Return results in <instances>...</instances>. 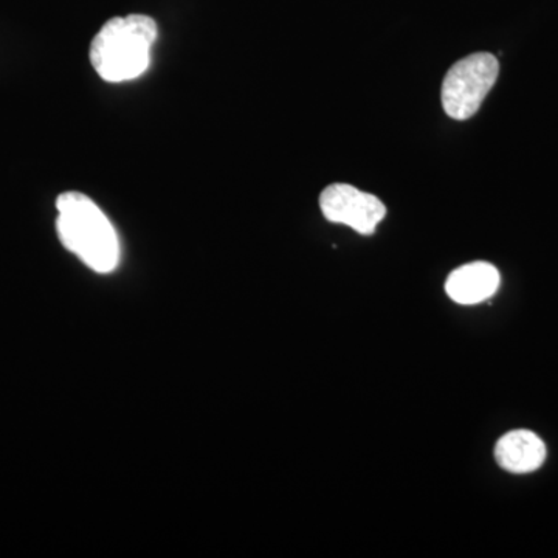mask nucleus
<instances>
[{"label":"nucleus","mask_w":558,"mask_h":558,"mask_svg":"<svg viewBox=\"0 0 558 558\" xmlns=\"http://www.w3.org/2000/svg\"><path fill=\"white\" fill-rule=\"evenodd\" d=\"M57 233L61 244L97 274H110L120 263V242L108 216L76 191L57 199Z\"/></svg>","instance_id":"nucleus-1"},{"label":"nucleus","mask_w":558,"mask_h":558,"mask_svg":"<svg viewBox=\"0 0 558 558\" xmlns=\"http://www.w3.org/2000/svg\"><path fill=\"white\" fill-rule=\"evenodd\" d=\"M157 36V22L146 14L112 17L92 40V68L108 83L138 78L149 68Z\"/></svg>","instance_id":"nucleus-2"},{"label":"nucleus","mask_w":558,"mask_h":558,"mask_svg":"<svg viewBox=\"0 0 558 558\" xmlns=\"http://www.w3.org/2000/svg\"><path fill=\"white\" fill-rule=\"evenodd\" d=\"M499 64L487 51L472 53L451 65L442 83V108L453 120H469L478 112L497 83Z\"/></svg>","instance_id":"nucleus-3"},{"label":"nucleus","mask_w":558,"mask_h":558,"mask_svg":"<svg viewBox=\"0 0 558 558\" xmlns=\"http://www.w3.org/2000/svg\"><path fill=\"white\" fill-rule=\"evenodd\" d=\"M319 208L329 222L343 223L365 236L373 234L387 216V207L379 197L348 183H333L323 190Z\"/></svg>","instance_id":"nucleus-4"},{"label":"nucleus","mask_w":558,"mask_h":558,"mask_svg":"<svg viewBox=\"0 0 558 558\" xmlns=\"http://www.w3.org/2000/svg\"><path fill=\"white\" fill-rule=\"evenodd\" d=\"M499 282L501 277L497 267L478 260L451 271L446 281V292L454 303L472 306L492 299L499 289Z\"/></svg>","instance_id":"nucleus-5"},{"label":"nucleus","mask_w":558,"mask_h":558,"mask_svg":"<svg viewBox=\"0 0 558 558\" xmlns=\"http://www.w3.org/2000/svg\"><path fill=\"white\" fill-rule=\"evenodd\" d=\"M495 459L506 472L524 475L542 468L546 459V446L535 433L515 429L498 440Z\"/></svg>","instance_id":"nucleus-6"}]
</instances>
